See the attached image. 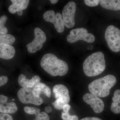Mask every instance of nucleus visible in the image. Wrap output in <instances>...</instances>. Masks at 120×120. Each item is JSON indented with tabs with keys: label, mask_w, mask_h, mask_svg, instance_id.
Listing matches in <instances>:
<instances>
[{
	"label": "nucleus",
	"mask_w": 120,
	"mask_h": 120,
	"mask_svg": "<svg viewBox=\"0 0 120 120\" xmlns=\"http://www.w3.org/2000/svg\"><path fill=\"white\" fill-rule=\"evenodd\" d=\"M41 66L52 76H63L66 75L68 71L67 63L52 53L46 54L43 56L41 61Z\"/></svg>",
	"instance_id": "1"
},
{
	"label": "nucleus",
	"mask_w": 120,
	"mask_h": 120,
	"mask_svg": "<svg viewBox=\"0 0 120 120\" xmlns=\"http://www.w3.org/2000/svg\"><path fill=\"white\" fill-rule=\"evenodd\" d=\"M84 72L87 76L93 77L100 75L105 68V56L101 52H98L88 56L83 62Z\"/></svg>",
	"instance_id": "2"
},
{
	"label": "nucleus",
	"mask_w": 120,
	"mask_h": 120,
	"mask_svg": "<svg viewBox=\"0 0 120 120\" xmlns=\"http://www.w3.org/2000/svg\"><path fill=\"white\" fill-rule=\"evenodd\" d=\"M116 82V77L113 75H107L95 80L88 86V90L91 94L99 98H105L110 94V90Z\"/></svg>",
	"instance_id": "3"
},
{
	"label": "nucleus",
	"mask_w": 120,
	"mask_h": 120,
	"mask_svg": "<svg viewBox=\"0 0 120 120\" xmlns=\"http://www.w3.org/2000/svg\"><path fill=\"white\" fill-rule=\"evenodd\" d=\"M105 38L108 47L113 52L120 51V30L115 26H109L105 31Z\"/></svg>",
	"instance_id": "4"
},
{
	"label": "nucleus",
	"mask_w": 120,
	"mask_h": 120,
	"mask_svg": "<svg viewBox=\"0 0 120 120\" xmlns=\"http://www.w3.org/2000/svg\"><path fill=\"white\" fill-rule=\"evenodd\" d=\"M17 97L19 101L23 104H32L39 105L43 103L42 99L34 94L30 88L22 87L18 90Z\"/></svg>",
	"instance_id": "5"
},
{
	"label": "nucleus",
	"mask_w": 120,
	"mask_h": 120,
	"mask_svg": "<svg viewBox=\"0 0 120 120\" xmlns=\"http://www.w3.org/2000/svg\"><path fill=\"white\" fill-rule=\"evenodd\" d=\"M70 34L67 37L68 41L73 43L77 41L82 40L89 43H92L95 41L94 35L88 33V31L84 28H77L71 31Z\"/></svg>",
	"instance_id": "6"
},
{
	"label": "nucleus",
	"mask_w": 120,
	"mask_h": 120,
	"mask_svg": "<svg viewBox=\"0 0 120 120\" xmlns=\"http://www.w3.org/2000/svg\"><path fill=\"white\" fill-rule=\"evenodd\" d=\"M34 38L31 42L26 45L28 52L31 53L36 52L40 50L43 46V43L46 40L45 32L41 28L36 27L34 30Z\"/></svg>",
	"instance_id": "7"
},
{
	"label": "nucleus",
	"mask_w": 120,
	"mask_h": 120,
	"mask_svg": "<svg viewBox=\"0 0 120 120\" xmlns=\"http://www.w3.org/2000/svg\"><path fill=\"white\" fill-rule=\"evenodd\" d=\"M76 5L75 2H68L63 9L62 16L65 26L68 28H73L75 24V17Z\"/></svg>",
	"instance_id": "8"
},
{
	"label": "nucleus",
	"mask_w": 120,
	"mask_h": 120,
	"mask_svg": "<svg viewBox=\"0 0 120 120\" xmlns=\"http://www.w3.org/2000/svg\"><path fill=\"white\" fill-rule=\"evenodd\" d=\"M45 21L53 24L56 30L59 33H62L64 30V24L62 15L59 12L55 14L53 10L46 11L43 15Z\"/></svg>",
	"instance_id": "9"
},
{
	"label": "nucleus",
	"mask_w": 120,
	"mask_h": 120,
	"mask_svg": "<svg viewBox=\"0 0 120 120\" xmlns=\"http://www.w3.org/2000/svg\"><path fill=\"white\" fill-rule=\"evenodd\" d=\"M83 99L85 102L90 105L96 113H101L104 110L105 105L103 101L97 95L91 93H86L83 95Z\"/></svg>",
	"instance_id": "10"
},
{
	"label": "nucleus",
	"mask_w": 120,
	"mask_h": 120,
	"mask_svg": "<svg viewBox=\"0 0 120 120\" xmlns=\"http://www.w3.org/2000/svg\"><path fill=\"white\" fill-rule=\"evenodd\" d=\"M53 92L56 99L60 100L65 105L68 104L70 96L68 89L65 86L61 84H56L53 87Z\"/></svg>",
	"instance_id": "11"
},
{
	"label": "nucleus",
	"mask_w": 120,
	"mask_h": 120,
	"mask_svg": "<svg viewBox=\"0 0 120 120\" xmlns=\"http://www.w3.org/2000/svg\"><path fill=\"white\" fill-rule=\"evenodd\" d=\"M8 97L3 95H0V112L1 113L13 114L17 110V107L13 102L8 103Z\"/></svg>",
	"instance_id": "12"
},
{
	"label": "nucleus",
	"mask_w": 120,
	"mask_h": 120,
	"mask_svg": "<svg viewBox=\"0 0 120 120\" xmlns=\"http://www.w3.org/2000/svg\"><path fill=\"white\" fill-rule=\"evenodd\" d=\"M41 79L39 76L35 75L29 80L26 78V76L21 74L19 76L18 82L20 86L24 88H31L34 87L37 84L40 82Z\"/></svg>",
	"instance_id": "13"
},
{
	"label": "nucleus",
	"mask_w": 120,
	"mask_h": 120,
	"mask_svg": "<svg viewBox=\"0 0 120 120\" xmlns=\"http://www.w3.org/2000/svg\"><path fill=\"white\" fill-rule=\"evenodd\" d=\"M11 1L12 4L9 6L8 10L12 14L26 9L30 3L29 0H11Z\"/></svg>",
	"instance_id": "14"
},
{
	"label": "nucleus",
	"mask_w": 120,
	"mask_h": 120,
	"mask_svg": "<svg viewBox=\"0 0 120 120\" xmlns=\"http://www.w3.org/2000/svg\"><path fill=\"white\" fill-rule=\"evenodd\" d=\"M15 53V48L11 45L0 43V57L4 60L13 58Z\"/></svg>",
	"instance_id": "15"
},
{
	"label": "nucleus",
	"mask_w": 120,
	"mask_h": 120,
	"mask_svg": "<svg viewBox=\"0 0 120 120\" xmlns=\"http://www.w3.org/2000/svg\"><path fill=\"white\" fill-rule=\"evenodd\" d=\"M101 7L103 8L117 11L120 10V0H101L100 1Z\"/></svg>",
	"instance_id": "16"
},
{
	"label": "nucleus",
	"mask_w": 120,
	"mask_h": 120,
	"mask_svg": "<svg viewBox=\"0 0 120 120\" xmlns=\"http://www.w3.org/2000/svg\"><path fill=\"white\" fill-rule=\"evenodd\" d=\"M33 91L37 95L40 97L41 94H43L48 98H50L51 95V90L49 87L45 84L39 82L33 88Z\"/></svg>",
	"instance_id": "17"
},
{
	"label": "nucleus",
	"mask_w": 120,
	"mask_h": 120,
	"mask_svg": "<svg viewBox=\"0 0 120 120\" xmlns=\"http://www.w3.org/2000/svg\"><path fill=\"white\" fill-rule=\"evenodd\" d=\"M113 102L111 105L110 109L113 113H120V90H116L112 98Z\"/></svg>",
	"instance_id": "18"
},
{
	"label": "nucleus",
	"mask_w": 120,
	"mask_h": 120,
	"mask_svg": "<svg viewBox=\"0 0 120 120\" xmlns=\"http://www.w3.org/2000/svg\"><path fill=\"white\" fill-rule=\"evenodd\" d=\"M15 41V38L13 35L10 34L0 35V43L8 45H12Z\"/></svg>",
	"instance_id": "19"
},
{
	"label": "nucleus",
	"mask_w": 120,
	"mask_h": 120,
	"mask_svg": "<svg viewBox=\"0 0 120 120\" xmlns=\"http://www.w3.org/2000/svg\"><path fill=\"white\" fill-rule=\"evenodd\" d=\"M8 19V17L5 15L1 16L0 18V34H7L8 32V29L4 26Z\"/></svg>",
	"instance_id": "20"
},
{
	"label": "nucleus",
	"mask_w": 120,
	"mask_h": 120,
	"mask_svg": "<svg viewBox=\"0 0 120 120\" xmlns=\"http://www.w3.org/2000/svg\"><path fill=\"white\" fill-rule=\"evenodd\" d=\"M24 110L26 113L30 114H34L37 117L41 112V110L38 108L34 107L25 106L24 108Z\"/></svg>",
	"instance_id": "21"
},
{
	"label": "nucleus",
	"mask_w": 120,
	"mask_h": 120,
	"mask_svg": "<svg viewBox=\"0 0 120 120\" xmlns=\"http://www.w3.org/2000/svg\"><path fill=\"white\" fill-rule=\"evenodd\" d=\"M52 104L56 109L58 110L62 109V107L65 105L62 101L58 99H56V101L52 103Z\"/></svg>",
	"instance_id": "22"
},
{
	"label": "nucleus",
	"mask_w": 120,
	"mask_h": 120,
	"mask_svg": "<svg viewBox=\"0 0 120 120\" xmlns=\"http://www.w3.org/2000/svg\"><path fill=\"white\" fill-rule=\"evenodd\" d=\"M35 119L38 120H49V117L46 113L41 112L40 113L38 116L35 117Z\"/></svg>",
	"instance_id": "23"
},
{
	"label": "nucleus",
	"mask_w": 120,
	"mask_h": 120,
	"mask_svg": "<svg viewBox=\"0 0 120 120\" xmlns=\"http://www.w3.org/2000/svg\"><path fill=\"white\" fill-rule=\"evenodd\" d=\"M84 3L87 6L90 7H94L98 5L101 0H85Z\"/></svg>",
	"instance_id": "24"
},
{
	"label": "nucleus",
	"mask_w": 120,
	"mask_h": 120,
	"mask_svg": "<svg viewBox=\"0 0 120 120\" xmlns=\"http://www.w3.org/2000/svg\"><path fill=\"white\" fill-rule=\"evenodd\" d=\"M0 120H13V117L8 114L0 113Z\"/></svg>",
	"instance_id": "25"
},
{
	"label": "nucleus",
	"mask_w": 120,
	"mask_h": 120,
	"mask_svg": "<svg viewBox=\"0 0 120 120\" xmlns=\"http://www.w3.org/2000/svg\"><path fill=\"white\" fill-rule=\"evenodd\" d=\"M8 81V78L6 76H1L0 77V86H4L7 83Z\"/></svg>",
	"instance_id": "26"
},
{
	"label": "nucleus",
	"mask_w": 120,
	"mask_h": 120,
	"mask_svg": "<svg viewBox=\"0 0 120 120\" xmlns=\"http://www.w3.org/2000/svg\"><path fill=\"white\" fill-rule=\"evenodd\" d=\"M70 116L68 112H65L63 111L61 112V117L63 120H69Z\"/></svg>",
	"instance_id": "27"
},
{
	"label": "nucleus",
	"mask_w": 120,
	"mask_h": 120,
	"mask_svg": "<svg viewBox=\"0 0 120 120\" xmlns=\"http://www.w3.org/2000/svg\"><path fill=\"white\" fill-rule=\"evenodd\" d=\"M70 109H71V105L68 104L64 105L62 107L63 112L66 113L68 112Z\"/></svg>",
	"instance_id": "28"
},
{
	"label": "nucleus",
	"mask_w": 120,
	"mask_h": 120,
	"mask_svg": "<svg viewBox=\"0 0 120 120\" xmlns=\"http://www.w3.org/2000/svg\"><path fill=\"white\" fill-rule=\"evenodd\" d=\"M80 120H102L100 118L97 117H86L82 118Z\"/></svg>",
	"instance_id": "29"
},
{
	"label": "nucleus",
	"mask_w": 120,
	"mask_h": 120,
	"mask_svg": "<svg viewBox=\"0 0 120 120\" xmlns=\"http://www.w3.org/2000/svg\"><path fill=\"white\" fill-rule=\"evenodd\" d=\"M45 111L46 113H49L51 112L52 111V107L50 106H47L45 107Z\"/></svg>",
	"instance_id": "30"
},
{
	"label": "nucleus",
	"mask_w": 120,
	"mask_h": 120,
	"mask_svg": "<svg viewBox=\"0 0 120 120\" xmlns=\"http://www.w3.org/2000/svg\"><path fill=\"white\" fill-rule=\"evenodd\" d=\"M79 118L76 115H70L69 120H78Z\"/></svg>",
	"instance_id": "31"
},
{
	"label": "nucleus",
	"mask_w": 120,
	"mask_h": 120,
	"mask_svg": "<svg viewBox=\"0 0 120 120\" xmlns=\"http://www.w3.org/2000/svg\"><path fill=\"white\" fill-rule=\"evenodd\" d=\"M50 1L52 4H55L58 2V0H50Z\"/></svg>",
	"instance_id": "32"
},
{
	"label": "nucleus",
	"mask_w": 120,
	"mask_h": 120,
	"mask_svg": "<svg viewBox=\"0 0 120 120\" xmlns=\"http://www.w3.org/2000/svg\"><path fill=\"white\" fill-rule=\"evenodd\" d=\"M93 49H94V47L92 45H90L87 47V49L89 50H91Z\"/></svg>",
	"instance_id": "33"
},
{
	"label": "nucleus",
	"mask_w": 120,
	"mask_h": 120,
	"mask_svg": "<svg viewBox=\"0 0 120 120\" xmlns=\"http://www.w3.org/2000/svg\"><path fill=\"white\" fill-rule=\"evenodd\" d=\"M17 15H19L21 16L23 14V12L22 11H19L17 12Z\"/></svg>",
	"instance_id": "34"
},
{
	"label": "nucleus",
	"mask_w": 120,
	"mask_h": 120,
	"mask_svg": "<svg viewBox=\"0 0 120 120\" xmlns=\"http://www.w3.org/2000/svg\"><path fill=\"white\" fill-rule=\"evenodd\" d=\"M38 8L39 9V10H41V7L40 6H38Z\"/></svg>",
	"instance_id": "35"
},
{
	"label": "nucleus",
	"mask_w": 120,
	"mask_h": 120,
	"mask_svg": "<svg viewBox=\"0 0 120 120\" xmlns=\"http://www.w3.org/2000/svg\"><path fill=\"white\" fill-rule=\"evenodd\" d=\"M12 101H15V99H12Z\"/></svg>",
	"instance_id": "36"
},
{
	"label": "nucleus",
	"mask_w": 120,
	"mask_h": 120,
	"mask_svg": "<svg viewBox=\"0 0 120 120\" xmlns=\"http://www.w3.org/2000/svg\"><path fill=\"white\" fill-rule=\"evenodd\" d=\"M34 120H36V119H35Z\"/></svg>",
	"instance_id": "37"
}]
</instances>
